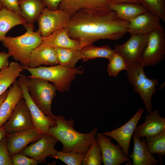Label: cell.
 <instances>
[{"label": "cell", "mask_w": 165, "mask_h": 165, "mask_svg": "<svg viewBox=\"0 0 165 165\" xmlns=\"http://www.w3.org/2000/svg\"><path fill=\"white\" fill-rule=\"evenodd\" d=\"M129 24L109 9H82L71 17L66 28L81 49L100 39H119L127 32Z\"/></svg>", "instance_id": "obj_1"}, {"label": "cell", "mask_w": 165, "mask_h": 165, "mask_svg": "<svg viewBox=\"0 0 165 165\" xmlns=\"http://www.w3.org/2000/svg\"><path fill=\"white\" fill-rule=\"evenodd\" d=\"M26 31L20 36H6L1 41L8 50L7 53L23 66L29 67V57L32 51L42 42V37L34 31V25L30 24L25 28Z\"/></svg>", "instance_id": "obj_3"}, {"label": "cell", "mask_w": 165, "mask_h": 165, "mask_svg": "<svg viewBox=\"0 0 165 165\" xmlns=\"http://www.w3.org/2000/svg\"><path fill=\"white\" fill-rule=\"evenodd\" d=\"M134 149L132 153L129 156L133 160V165H157L159 161L156 157L148 152L146 145L145 139L140 138L133 134Z\"/></svg>", "instance_id": "obj_20"}, {"label": "cell", "mask_w": 165, "mask_h": 165, "mask_svg": "<svg viewBox=\"0 0 165 165\" xmlns=\"http://www.w3.org/2000/svg\"><path fill=\"white\" fill-rule=\"evenodd\" d=\"M20 14L28 24L36 22L46 7L40 0H18Z\"/></svg>", "instance_id": "obj_25"}, {"label": "cell", "mask_w": 165, "mask_h": 165, "mask_svg": "<svg viewBox=\"0 0 165 165\" xmlns=\"http://www.w3.org/2000/svg\"><path fill=\"white\" fill-rule=\"evenodd\" d=\"M58 64L55 48L42 43L34 49L30 53L29 68H36L43 65L53 66Z\"/></svg>", "instance_id": "obj_18"}, {"label": "cell", "mask_w": 165, "mask_h": 165, "mask_svg": "<svg viewBox=\"0 0 165 165\" xmlns=\"http://www.w3.org/2000/svg\"><path fill=\"white\" fill-rule=\"evenodd\" d=\"M3 7H4V6L1 2H0V10Z\"/></svg>", "instance_id": "obj_42"}, {"label": "cell", "mask_w": 165, "mask_h": 165, "mask_svg": "<svg viewBox=\"0 0 165 165\" xmlns=\"http://www.w3.org/2000/svg\"><path fill=\"white\" fill-rule=\"evenodd\" d=\"M0 165H13L8 152L6 135L0 141Z\"/></svg>", "instance_id": "obj_34"}, {"label": "cell", "mask_w": 165, "mask_h": 165, "mask_svg": "<svg viewBox=\"0 0 165 165\" xmlns=\"http://www.w3.org/2000/svg\"><path fill=\"white\" fill-rule=\"evenodd\" d=\"M9 57L7 53L0 52V71L9 65V63L8 59Z\"/></svg>", "instance_id": "obj_38"}, {"label": "cell", "mask_w": 165, "mask_h": 165, "mask_svg": "<svg viewBox=\"0 0 165 165\" xmlns=\"http://www.w3.org/2000/svg\"><path fill=\"white\" fill-rule=\"evenodd\" d=\"M42 43L53 48L80 49L78 42L69 36L66 27L58 29L46 37H43Z\"/></svg>", "instance_id": "obj_22"}, {"label": "cell", "mask_w": 165, "mask_h": 165, "mask_svg": "<svg viewBox=\"0 0 165 165\" xmlns=\"http://www.w3.org/2000/svg\"><path fill=\"white\" fill-rule=\"evenodd\" d=\"M57 53L58 64L71 68H75L77 63L82 57L80 50L54 48Z\"/></svg>", "instance_id": "obj_27"}, {"label": "cell", "mask_w": 165, "mask_h": 165, "mask_svg": "<svg viewBox=\"0 0 165 165\" xmlns=\"http://www.w3.org/2000/svg\"><path fill=\"white\" fill-rule=\"evenodd\" d=\"M4 124L7 134L34 128L29 110L22 97Z\"/></svg>", "instance_id": "obj_13"}, {"label": "cell", "mask_w": 165, "mask_h": 165, "mask_svg": "<svg viewBox=\"0 0 165 165\" xmlns=\"http://www.w3.org/2000/svg\"><path fill=\"white\" fill-rule=\"evenodd\" d=\"M29 24L23 19L20 13L3 7L0 10V41L14 27L22 25L25 28Z\"/></svg>", "instance_id": "obj_24"}, {"label": "cell", "mask_w": 165, "mask_h": 165, "mask_svg": "<svg viewBox=\"0 0 165 165\" xmlns=\"http://www.w3.org/2000/svg\"><path fill=\"white\" fill-rule=\"evenodd\" d=\"M108 0H62L59 9L72 16L82 9H109Z\"/></svg>", "instance_id": "obj_21"}, {"label": "cell", "mask_w": 165, "mask_h": 165, "mask_svg": "<svg viewBox=\"0 0 165 165\" xmlns=\"http://www.w3.org/2000/svg\"><path fill=\"white\" fill-rule=\"evenodd\" d=\"M144 112V109L140 108L130 119L122 126L111 131L101 133L116 140L127 157L129 156V149L131 138Z\"/></svg>", "instance_id": "obj_12"}, {"label": "cell", "mask_w": 165, "mask_h": 165, "mask_svg": "<svg viewBox=\"0 0 165 165\" xmlns=\"http://www.w3.org/2000/svg\"><path fill=\"white\" fill-rule=\"evenodd\" d=\"M17 80L21 87L22 97L29 110L34 128L42 135L48 134L50 127L55 124L54 118L49 117L45 114L34 103L29 94L27 86V76L21 74Z\"/></svg>", "instance_id": "obj_8"}, {"label": "cell", "mask_w": 165, "mask_h": 165, "mask_svg": "<svg viewBox=\"0 0 165 165\" xmlns=\"http://www.w3.org/2000/svg\"><path fill=\"white\" fill-rule=\"evenodd\" d=\"M108 1L109 3L131 2L139 3L138 0H108Z\"/></svg>", "instance_id": "obj_39"}, {"label": "cell", "mask_w": 165, "mask_h": 165, "mask_svg": "<svg viewBox=\"0 0 165 165\" xmlns=\"http://www.w3.org/2000/svg\"><path fill=\"white\" fill-rule=\"evenodd\" d=\"M22 95V88L16 80L9 87L7 96L0 106V127L10 118Z\"/></svg>", "instance_id": "obj_19"}, {"label": "cell", "mask_w": 165, "mask_h": 165, "mask_svg": "<svg viewBox=\"0 0 165 165\" xmlns=\"http://www.w3.org/2000/svg\"><path fill=\"white\" fill-rule=\"evenodd\" d=\"M23 67L30 74L28 77L50 82L55 86L57 91L61 93L69 91L76 75L81 74L84 72L83 68L81 66L71 68L58 64L49 67L40 66L36 68Z\"/></svg>", "instance_id": "obj_4"}, {"label": "cell", "mask_w": 165, "mask_h": 165, "mask_svg": "<svg viewBox=\"0 0 165 165\" xmlns=\"http://www.w3.org/2000/svg\"><path fill=\"white\" fill-rule=\"evenodd\" d=\"M24 69L20 63L12 61L0 71V96L13 84Z\"/></svg>", "instance_id": "obj_26"}, {"label": "cell", "mask_w": 165, "mask_h": 165, "mask_svg": "<svg viewBox=\"0 0 165 165\" xmlns=\"http://www.w3.org/2000/svg\"><path fill=\"white\" fill-rule=\"evenodd\" d=\"M9 91V89L7 90L4 93L0 96V106L1 104L6 98Z\"/></svg>", "instance_id": "obj_41"}, {"label": "cell", "mask_w": 165, "mask_h": 165, "mask_svg": "<svg viewBox=\"0 0 165 165\" xmlns=\"http://www.w3.org/2000/svg\"><path fill=\"white\" fill-rule=\"evenodd\" d=\"M108 8L119 18L128 22L148 11L141 4L131 2L109 3Z\"/></svg>", "instance_id": "obj_23"}, {"label": "cell", "mask_w": 165, "mask_h": 165, "mask_svg": "<svg viewBox=\"0 0 165 165\" xmlns=\"http://www.w3.org/2000/svg\"><path fill=\"white\" fill-rule=\"evenodd\" d=\"M54 118L55 124L50 127L48 134L62 143L61 151L85 153L96 138L97 128H94L88 133H81L74 129L73 119L67 120L61 115H54Z\"/></svg>", "instance_id": "obj_2"}, {"label": "cell", "mask_w": 165, "mask_h": 165, "mask_svg": "<svg viewBox=\"0 0 165 165\" xmlns=\"http://www.w3.org/2000/svg\"><path fill=\"white\" fill-rule=\"evenodd\" d=\"M102 158L100 145L95 138L90 147L85 153L82 165H100Z\"/></svg>", "instance_id": "obj_30"}, {"label": "cell", "mask_w": 165, "mask_h": 165, "mask_svg": "<svg viewBox=\"0 0 165 165\" xmlns=\"http://www.w3.org/2000/svg\"><path fill=\"white\" fill-rule=\"evenodd\" d=\"M149 34L131 35L123 44L116 45L114 50L123 57L129 66L138 63L147 44Z\"/></svg>", "instance_id": "obj_10"}, {"label": "cell", "mask_w": 165, "mask_h": 165, "mask_svg": "<svg viewBox=\"0 0 165 165\" xmlns=\"http://www.w3.org/2000/svg\"><path fill=\"white\" fill-rule=\"evenodd\" d=\"M148 11L165 22V0H138Z\"/></svg>", "instance_id": "obj_32"}, {"label": "cell", "mask_w": 165, "mask_h": 165, "mask_svg": "<svg viewBox=\"0 0 165 165\" xmlns=\"http://www.w3.org/2000/svg\"><path fill=\"white\" fill-rule=\"evenodd\" d=\"M165 55V32L161 25L149 33L140 62L144 67L154 66L164 58Z\"/></svg>", "instance_id": "obj_7"}, {"label": "cell", "mask_w": 165, "mask_h": 165, "mask_svg": "<svg viewBox=\"0 0 165 165\" xmlns=\"http://www.w3.org/2000/svg\"><path fill=\"white\" fill-rule=\"evenodd\" d=\"M145 116L144 123L137 126L134 132L139 137L156 135L165 129V118L161 116L157 110Z\"/></svg>", "instance_id": "obj_17"}, {"label": "cell", "mask_w": 165, "mask_h": 165, "mask_svg": "<svg viewBox=\"0 0 165 165\" xmlns=\"http://www.w3.org/2000/svg\"><path fill=\"white\" fill-rule=\"evenodd\" d=\"M6 135L8 149L10 157L20 152L29 144L37 141L42 135L34 128Z\"/></svg>", "instance_id": "obj_15"}, {"label": "cell", "mask_w": 165, "mask_h": 165, "mask_svg": "<svg viewBox=\"0 0 165 165\" xmlns=\"http://www.w3.org/2000/svg\"><path fill=\"white\" fill-rule=\"evenodd\" d=\"M0 2L6 8L20 13L18 0H0Z\"/></svg>", "instance_id": "obj_36"}, {"label": "cell", "mask_w": 165, "mask_h": 165, "mask_svg": "<svg viewBox=\"0 0 165 165\" xmlns=\"http://www.w3.org/2000/svg\"><path fill=\"white\" fill-rule=\"evenodd\" d=\"M27 78V88L32 100L45 114L53 118L51 105L57 95L55 86L46 80L28 76Z\"/></svg>", "instance_id": "obj_6"}, {"label": "cell", "mask_w": 165, "mask_h": 165, "mask_svg": "<svg viewBox=\"0 0 165 165\" xmlns=\"http://www.w3.org/2000/svg\"><path fill=\"white\" fill-rule=\"evenodd\" d=\"M80 50L83 62L98 58H105L108 60L115 52L114 49H112L108 46L105 45L97 47L93 44L86 46Z\"/></svg>", "instance_id": "obj_28"}, {"label": "cell", "mask_w": 165, "mask_h": 165, "mask_svg": "<svg viewBox=\"0 0 165 165\" xmlns=\"http://www.w3.org/2000/svg\"><path fill=\"white\" fill-rule=\"evenodd\" d=\"M160 18L147 11L129 21L127 32L131 35L148 34L160 25Z\"/></svg>", "instance_id": "obj_16"}, {"label": "cell", "mask_w": 165, "mask_h": 165, "mask_svg": "<svg viewBox=\"0 0 165 165\" xmlns=\"http://www.w3.org/2000/svg\"><path fill=\"white\" fill-rule=\"evenodd\" d=\"M6 134L5 129V124L0 127V141Z\"/></svg>", "instance_id": "obj_40"}, {"label": "cell", "mask_w": 165, "mask_h": 165, "mask_svg": "<svg viewBox=\"0 0 165 165\" xmlns=\"http://www.w3.org/2000/svg\"><path fill=\"white\" fill-rule=\"evenodd\" d=\"M45 7L50 10H56L59 9V6L62 0H40Z\"/></svg>", "instance_id": "obj_37"}, {"label": "cell", "mask_w": 165, "mask_h": 165, "mask_svg": "<svg viewBox=\"0 0 165 165\" xmlns=\"http://www.w3.org/2000/svg\"><path fill=\"white\" fill-rule=\"evenodd\" d=\"M58 140L49 134L42 135L34 143L26 147L20 152L36 160L38 163L46 162V158L56 154L55 146Z\"/></svg>", "instance_id": "obj_11"}, {"label": "cell", "mask_w": 165, "mask_h": 165, "mask_svg": "<svg viewBox=\"0 0 165 165\" xmlns=\"http://www.w3.org/2000/svg\"><path fill=\"white\" fill-rule=\"evenodd\" d=\"M11 157L13 165H37L38 163L36 160L20 153L13 155Z\"/></svg>", "instance_id": "obj_35"}, {"label": "cell", "mask_w": 165, "mask_h": 165, "mask_svg": "<svg viewBox=\"0 0 165 165\" xmlns=\"http://www.w3.org/2000/svg\"><path fill=\"white\" fill-rule=\"evenodd\" d=\"M146 145L151 155L156 154L162 163V156L165 155V129L158 134L146 138Z\"/></svg>", "instance_id": "obj_29"}, {"label": "cell", "mask_w": 165, "mask_h": 165, "mask_svg": "<svg viewBox=\"0 0 165 165\" xmlns=\"http://www.w3.org/2000/svg\"><path fill=\"white\" fill-rule=\"evenodd\" d=\"M108 60L107 70L110 76L116 77L121 71L126 70L129 66L123 57L115 51Z\"/></svg>", "instance_id": "obj_31"}, {"label": "cell", "mask_w": 165, "mask_h": 165, "mask_svg": "<svg viewBox=\"0 0 165 165\" xmlns=\"http://www.w3.org/2000/svg\"><path fill=\"white\" fill-rule=\"evenodd\" d=\"M144 67L140 62L129 65L126 71L129 83L133 87L134 91L139 95L143 101L146 111L148 114L152 110V97L156 92V87L159 81L147 77Z\"/></svg>", "instance_id": "obj_5"}, {"label": "cell", "mask_w": 165, "mask_h": 165, "mask_svg": "<svg viewBox=\"0 0 165 165\" xmlns=\"http://www.w3.org/2000/svg\"><path fill=\"white\" fill-rule=\"evenodd\" d=\"M71 17L61 9L52 11L45 7L37 20L38 28L37 31L42 37H46L58 29L65 28Z\"/></svg>", "instance_id": "obj_9"}, {"label": "cell", "mask_w": 165, "mask_h": 165, "mask_svg": "<svg viewBox=\"0 0 165 165\" xmlns=\"http://www.w3.org/2000/svg\"><path fill=\"white\" fill-rule=\"evenodd\" d=\"M96 138L101 148L104 165H120L130 161L128 157L124 155L119 145H115L111 141V137L97 133Z\"/></svg>", "instance_id": "obj_14"}, {"label": "cell", "mask_w": 165, "mask_h": 165, "mask_svg": "<svg viewBox=\"0 0 165 165\" xmlns=\"http://www.w3.org/2000/svg\"><path fill=\"white\" fill-rule=\"evenodd\" d=\"M85 153L57 151L56 154L50 157L59 159L67 165H81Z\"/></svg>", "instance_id": "obj_33"}]
</instances>
